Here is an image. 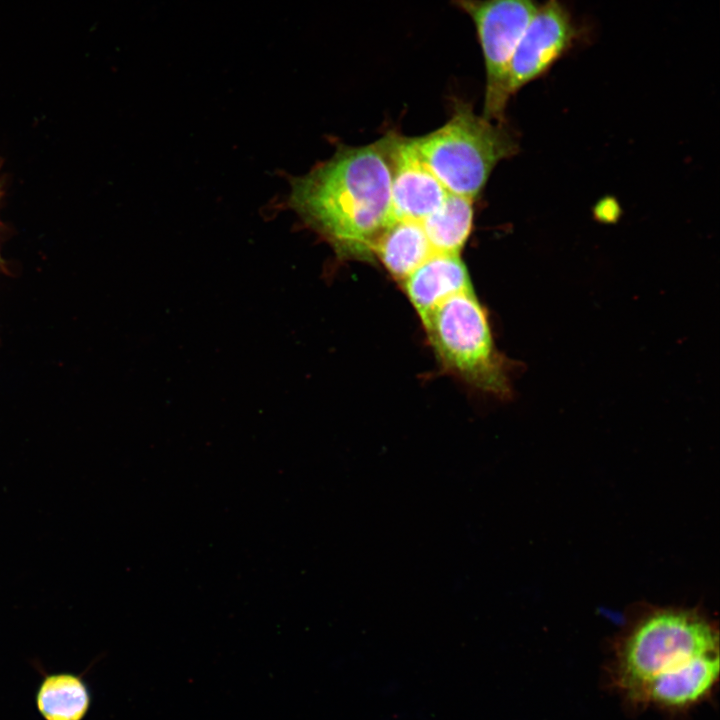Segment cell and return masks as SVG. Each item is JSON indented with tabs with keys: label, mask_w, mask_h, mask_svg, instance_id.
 Returning <instances> with one entry per match:
<instances>
[{
	"label": "cell",
	"mask_w": 720,
	"mask_h": 720,
	"mask_svg": "<svg viewBox=\"0 0 720 720\" xmlns=\"http://www.w3.org/2000/svg\"><path fill=\"white\" fill-rule=\"evenodd\" d=\"M718 651V633L705 618L685 610H661L625 638L617 656L616 684L631 699L654 677Z\"/></svg>",
	"instance_id": "277c9868"
},
{
	"label": "cell",
	"mask_w": 720,
	"mask_h": 720,
	"mask_svg": "<svg viewBox=\"0 0 720 720\" xmlns=\"http://www.w3.org/2000/svg\"><path fill=\"white\" fill-rule=\"evenodd\" d=\"M582 33L564 2L546 0L538 3L510 62V95L548 72L576 45Z\"/></svg>",
	"instance_id": "8992f818"
},
{
	"label": "cell",
	"mask_w": 720,
	"mask_h": 720,
	"mask_svg": "<svg viewBox=\"0 0 720 720\" xmlns=\"http://www.w3.org/2000/svg\"><path fill=\"white\" fill-rule=\"evenodd\" d=\"M473 199L448 193L442 204L422 222L434 252L459 254L473 227Z\"/></svg>",
	"instance_id": "8fae6325"
},
{
	"label": "cell",
	"mask_w": 720,
	"mask_h": 720,
	"mask_svg": "<svg viewBox=\"0 0 720 720\" xmlns=\"http://www.w3.org/2000/svg\"><path fill=\"white\" fill-rule=\"evenodd\" d=\"M401 283L421 322L448 298L473 289L459 254L438 252H433Z\"/></svg>",
	"instance_id": "9c48e42d"
},
{
	"label": "cell",
	"mask_w": 720,
	"mask_h": 720,
	"mask_svg": "<svg viewBox=\"0 0 720 720\" xmlns=\"http://www.w3.org/2000/svg\"><path fill=\"white\" fill-rule=\"evenodd\" d=\"M472 21L481 48L486 87L483 117L501 122L510 93L508 76L515 48L536 7V0H451Z\"/></svg>",
	"instance_id": "5b68a950"
},
{
	"label": "cell",
	"mask_w": 720,
	"mask_h": 720,
	"mask_svg": "<svg viewBox=\"0 0 720 720\" xmlns=\"http://www.w3.org/2000/svg\"><path fill=\"white\" fill-rule=\"evenodd\" d=\"M413 139L421 159L447 192L471 199L482 191L495 166L518 151L502 126L476 115L463 102L456 103L443 126Z\"/></svg>",
	"instance_id": "7a4b0ae2"
},
{
	"label": "cell",
	"mask_w": 720,
	"mask_h": 720,
	"mask_svg": "<svg viewBox=\"0 0 720 720\" xmlns=\"http://www.w3.org/2000/svg\"><path fill=\"white\" fill-rule=\"evenodd\" d=\"M37 704L46 720H81L89 706V695L78 677L51 675L40 687Z\"/></svg>",
	"instance_id": "7c38bea8"
},
{
	"label": "cell",
	"mask_w": 720,
	"mask_h": 720,
	"mask_svg": "<svg viewBox=\"0 0 720 720\" xmlns=\"http://www.w3.org/2000/svg\"><path fill=\"white\" fill-rule=\"evenodd\" d=\"M434 251L421 222L394 219L379 235L373 257L395 279L402 282Z\"/></svg>",
	"instance_id": "30bf717a"
},
{
	"label": "cell",
	"mask_w": 720,
	"mask_h": 720,
	"mask_svg": "<svg viewBox=\"0 0 720 720\" xmlns=\"http://www.w3.org/2000/svg\"><path fill=\"white\" fill-rule=\"evenodd\" d=\"M422 324L449 374L487 394H510L506 361L496 349L486 310L473 289L442 302Z\"/></svg>",
	"instance_id": "3957f363"
},
{
	"label": "cell",
	"mask_w": 720,
	"mask_h": 720,
	"mask_svg": "<svg viewBox=\"0 0 720 720\" xmlns=\"http://www.w3.org/2000/svg\"><path fill=\"white\" fill-rule=\"evenodd\" d=\"M386 136L394 219L422 222L442 204L448 192L421 159L413 138L394 132Z\"/></svg>",
	"instance_id": "52a82bcc"
},
{
	"label": "cell",
	"mask_w": 720,
	"mask_h": 720,
	"mask_svg": "<svg viewBox=\"0 0 720 720\" xmlns=\"http://www.w3.org/2000/svg\"><path fill=\"white\" fill-rule=\"evenodd\" d=\"M719 677V651L697 657L643 685L630 699L635 703L681 709L707 696Z\"/></svg>",
	"instance_id": "ba28073f"
},
{
	"label": "cell",
	"mask_w": 720,
	"mask_h": 720,
	"mask_svg": "<svg viewBox=\"0 0 720 720\" xmlns=\"http://www.w3.org/2000/svg\"><path fill=\"white\" fill-rule=\"evenodd\" d=\"M288 205L339 258L374 261V244L394 220L387 136L339 145L329 160L291 180Z\"/></svg>",
	"instance_id": "6da1fadb"
}]
</instances>
